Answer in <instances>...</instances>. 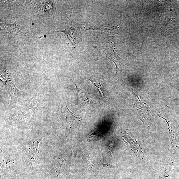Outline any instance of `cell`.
<instances>
[{
  "label": "cell",
  "mask_w": 179,
  "mask_h": 179,
  "mask_svg": "<svg viewBox=\"0 0 179 179\" xmlns=\"http://www.w3.org/2000/svg\"><path fill=\"white\" fill-rule=\"evenodd\" d=\"M39 98L37 97H34L33 98L30 105L31 108L35 110V109L36 108V107L39 106Z\"/></svg>",
  "instance_id": "cell-1"
},
{
  "label": "cell",
  "mask_w": 179,
  "mask_h": 179,
  "mask_svg": "<svg viewBox=\"0 0 179 179\" xmlns=\"http://www.w3.org/2000/svg\"><path fill=\"white\" fill-rule=\"evenodd\" d=\"M73 82L74 83V85H75V86L76 87V90H77V93H76V98L77 99V100L78 101V94H79L80 92H82V91H83L81 89H79V88L76 85V84L73 82ZM82 92V93H83V92Z\"/></svg>",
  "instance_id": "cell-2"
},
{
  "label": "cell",
  "mask_w": 179,
  "mask_h": 179,
  "mask_svg": "<svg viewBox=\"0 0 179 179\" xmlns=\"http://www.w3.org/2000/svg\"><path fill=\"white\" fill-rule=\"evenodd\" d=\"M102 165L105 167L114 168L115 167V166L110 164H106V163H102Z\"/></svg>",
  "instance_id": "cell-3"
}]
</instances>
